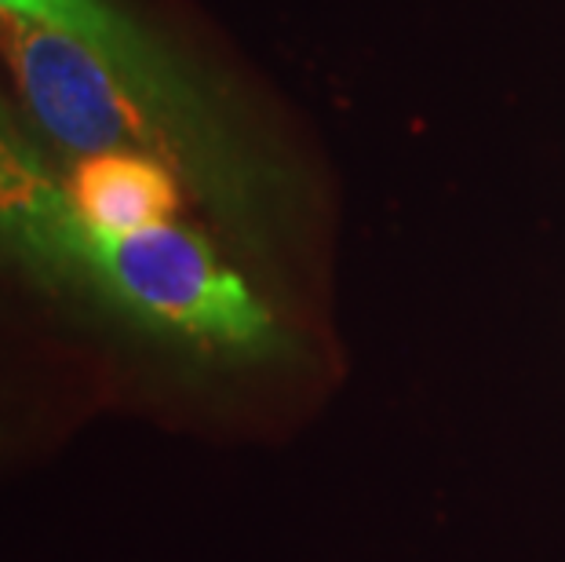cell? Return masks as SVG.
I'll return each instance as SVG.
<instances>
[{
	"instance_id": "6da1fadb",
	"label": "cell",
	"mask_w": 565,
	"mask_h": 562,
	"mask_svg": "<svg viewBox=\"0 0 565 562\" xmlns=\"http://www.w3.org/2000/svg\"><path fill=\"white\" fill-rule=\"evenodd\" d=\"M0 245L41 278L88 289L139 326L204 351L267 358L281 343L270 307L198 231L92 226L15 121L0 125Z\"/></svg>"
},
{
	"instance_id": "7a4b0ae2",
	"label": "cell",
	"mask_w": 565,
	"mask_h": 562,
	"mask_svg": "<svg viewBox=\"0 0 565 562\" xmlns=\"http://www.w3.org/2000/svg\"><path fill=\"white\" fill-rule=\"evenodd\" d=\"M4 11L44 22L84 44L158 117L179 150V172L223 220L248 223L259 212V172L234 136L212 88L158 33L114 0H0Z\"/></svg>"
},
{
	"instance_id": "3957f363",
	"label": "cell",
	"mask_w": 565,
	"mask_h": 562,
	"mask_svg": "<svg viewBox=\"0 0 565 562\" xmlns=\"http://www.w3.org/2000/svg\"><path fill=\"white\" fill-rule=\"evenodd\" d=\"M0 55L33 121L63 150L153 153L179 172V150L158 117L74 38L0 8Z\"/></svg>"
},
{
	"instance_id": "277c9868",
	"label": "cell",
	"mask_w": 565,
	"mask_h": 562,
	"mask_svg": "<svg viewBox=\"0 0 565 562\" xmlns=\"http://www.w3.org/2000/svg\"><path fill=\"white\" fill-rule=\"evenodd\" d=\"M63 183L81 216L110 234L175 223V212L183 205L179 172L172 165L136 150L77 158L74 172Z\"/></svg>"
}]
</instances>
